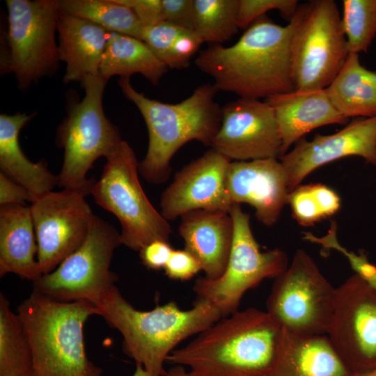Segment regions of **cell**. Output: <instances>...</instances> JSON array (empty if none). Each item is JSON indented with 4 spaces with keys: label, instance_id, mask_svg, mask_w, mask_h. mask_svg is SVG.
<instances>
[{
    "label": "cell",
    "instance_id": "9c48e42d",
    "mask_svg": "<svg viewBox=\"0 0 376 376\" xmlns=\"http://www.w3.org/2000/svg\"><path fill=\"white\" fill-rule=\"evenodd\" d=\"M229 214L233 221L232 247L225 271L219 278H198L193 290L196 300L206 301L222 318L238 311L244 293L263 280L275 279L288 267L285 252L279 249L262 251L250 225V216L234 203Z\"/></svg>",
    "mask_w": 376,
    "mask_h": 376
},
{
    "label": "cell",
    "instance_id": "4316f807",
    "mask_svg": "<svg viewBox=\"0 0 376 376\" xmlns=\"http://www.w3.org/2000/svg\"><path fill=\"white\" fill-rule=\"evenodd\" d=\"M0 376H34L31 343L17 313L0 294Z\"/></svg>",
    "mask_w": 376,
    "mask_h": 376
},
{
    "label": "cell",
    "instance_id": "60d3db41",
    "mask_svg": "<svg viewBox=\"0 0 376 376\" xmlns=\"http://www.w3.org/2000/svg\"><path fill=\"white\" fill-rule=\"evenodd\" d=\"M166 376H192L187 368L181 366L174 365L166 372Z\"/></svg>",
    "mask_w": 376,
    "mask_h": 376
},
{
    "label": "cell",
    "instance_id": "5b68a950",
    "mask_svg": "<svg viewBox=\"0 0 376 376\" xmlns=\"http://www.w3.org/2000/svg\"><path fill=\"white\" fill-rule=\"evenodd\" d=\"M17 313L31 345L34 376H101L87 357L84 326L97 315L88 301H61L33 290Z\"/></svg>",
    "mask_w": 376,
    "mask_h": 376
},
{
    "label": "cell",
    "instance_id": "83f0119b",
    "mask_svg": "<svg viewBox=\"0 0 376 376\" xmlns=\"http://www.w3.org/2000/svg\"><path fill=\"white\" fill-rule=\"evenodd\" d=\"M58 3L63 13L142 40L143 26L131 8L117 0H60Z\"/></svg>",
    "mask_w": 376,
    "mask_h": 376
},
{
    "label": "cell",
    "instance_id": "3957f363",
    "mask_svg": "<svg viewBox=\"0 0 376 376\" xmlns=\"http://www.w3.org/2000/svg\"><path fill=\"white\" fill-rule=\"evenodd\" d=\"M95 306L97 315L121 334L124 352L150 376H166L164 363L176 347L222 318L212 304L200 300L187 310L169 301L150 311H140L123 297L116 285Z\"/></svg>",
    "mask_w": 376,
    "mask_h": 376
},
{
    "label": "cell",
    "instance_id": "e0dca14e",
    "mask_svg": "<svg viewBox=\"0 0 376 376\" xmlns=\"http://www.w3.org/2000/svg\"><path fill=\"white\" fill-rule=\"evenodd\" d=\"M348 156H359L376 166V116L352 121L338 132L301 139L279 157L290 192L316 169Z\"/></svg>",
    "mask_w": 376,
    "mask_h": 376
},
{
    "label": "cell",
    "instance_id": "277c9868",
    "mask_svg": "<svg viewBox=\"0 0 376 376\" xmlns=\"http://www.w3.org/2000/svg\"><path fill=\"white\" fill-rule=\"evenodd\" d=\"M118 84L146 124L148 150L139 164V173L146 181H166L171 172L173 156L185 143L196 140L211 146L221 123V108L214 100L217 91L213 84L198 86L189 97L175 104L147 97L134 88L130 79L120 78Z\"/></svg>",
    "mask_w": 376,
    "mask_h": 376
},
{
    "label": "cell",
    "instance_id": "1f68e13d",
    "mask_svg": "<svg viewBox=\"0 0 376 376\" xmlns=\"http://www.w3.org/2000/svg\"><path fill=\"white\" fill-rule=\"evenodd\" d=\"M293 218L301 226L308 227L324 219L312 192L311 184L299 185L288 197Z\"/></svg>",
    "mask_w": 376,
    "mask_h": 376
},
{
    "label": "cell",
    "instance_id": "ac0fdd59",
    "mask_svg": "<svg viewBox=\"0 0 376 376\" xmlns=\"http://www.w3.org/2000/svg\"><path fill=\"white\" fill-rule=\"evenodd\" d=\"M226 186L232 202L251 205L258 221L267 226L277 222L288 204L287 175L278 159L230 162Z\"/></svg>",
    "mask_w": 376,
    "mask_h": 376
},
{
    "label": "cell",
    "instance_id": "f35d334b",
    "mask_svg": "<svg viewBox=\"0 0 376 376\" xmlns=\"http://www.w3.org/2000/svg\"><path fill=\"white\" fill-rule=\"evenodd\" d=\"M31 203L29 191L20 184L0 171V205Z\"/></svg>",
    "mask_w": 376,
    "mask_h": 376
},
{
    "label": "cell",
    "instance_id": "44dd1931",
    "mask_svg": "<svg viewBox=\"0 0 376 376\" xmlns=\"http://www.w3.org/2000/svg\"><path fill=\"white\" fill-rule=\"evenodd\" d=\"M59 61L66 64L65 83L100 74L103 53L111 32L87 19L60 11L57 22Z\"/></svg>",
    "mask_w": 376,
    "mask_h": 376
},
{
    "label": "cell",
    "instance_id": "836d02e7",
    "mask_svg": "<svg viewBox=\"0 0 376 376\" xmlns=\"http://www.w3.org/2000/svg\"><path fill=\"white\" fill-rule=\"evenodd\" d=\"M202 43L201 39L194 31L185 30L173 45L167 67L178 70L187 68Z\"/></svg>",
    "mask_w": 376,
    "mask_h": 376
},
{
    "label": "cell",
    "instance_id": "f1b7e54d",
    "mask_svg": "<svg viewBox=\"0 0 376 376\" xmlns=\"http://www.w3.org/2000/svg\"><path fill=\"white\" fill-rule=\"evenodd\" d=\"M240 0H194V31L203 42L221 45L238 31Z\"/></svg>",
    "mask_w": 376,
    "mask_h": 376
},
{
    "label": "cell",
    "instance_id": "603a6c76",
    "mask_svg": "<svg viewBox=\"0 0 376 376\" xmlns=\"http://www.w3.org/2000/svg\"><path fill=\"white\" fill-rule=\"evenodd\" d=\"M31 207H0V277L13 273L33 282L41 275Z\"/></svg>",
    "mask_w": 376,
    "mask_h": 376
},
{
    "label": "cell",
    "instance_id": "7bdbcfd3",
    "mask_svg": "<svg viewBox=\"0 0 376 376\" xmlns=\"http://www.w3.org/2000/svg\"><path fill=\"white\" fill-rule=\"evenodd\" d=\"M352 376H376V368L367 371L352 374Z\"/></svg>",
    "mask_w": 376,
    "mask_h": 376
},
{
    "label": "cell",
    "instance_id": "30bf717a",
    "mask_svg": "<svg viewBox=\"0 0 376 376\" xmlns=\"http://www.w3.org/2000/svg\"><path fill=\"white\" fill-rule=\"evenodd\" d=\"M120 234L94 214L79 247L52 272L33 281V290L61 301H88L95 305L118 279L110 267Z\"/></svg>",
    "mask_w": 376,
    "mask_h": 376
},
{
    "label": "cell",
    "instance_id": "d4e9b609",
    "mask_svg": "<svg viewBox=\"0 0 376 376\" xmlns=\"http://www.w3.org/2000/svg\"><path fill=\"white\" fill-rule=\"evenodd\" d=\"M325 89L335 109L347 119L376 116V71L363 66L358 54H348Z\"/></svg>",
    "mask_w": 376,
    "mask_h": 376
},
{
    "label": "cell",
    "instance_id": "7c38bea8",
    "mask_svg": "<svg viewBox=\"0 0 376 376\" xmlns=\"http://www.w3.org/2000/svg\"><path fill=\"white\" fill-rule=\"evenodd\" d=\"M6 6L7 70L14 72L19 88L26 90L57 67L55 31L59 3L56 0H7Z\"/></svg>",
    "mask_w": 376,
    "mask_h": 376
},
{
    "label": "cell",
    "instance_id": "d590c367",
    "mask_svg": "<svg viewBox=\"0 0 376 376\" xmlns=\"http://www.w3.org/2000/svg\"><path fill=\"white\" fill-rule=\"evenodd\" d=\"M164 22L194 31V0H162Z\"/></svg>",
    "mask_w": 376,
    "mask_h": 376
},
{
    "label": "cell",
    "instance_id": "52a82bcc",
    "mask_svg": "<svg viewBox=\"0 0 376 376\" xmlns=\"http://www.w3.org/2000/svg\"><path fill=\"white\" fill-rule=\"evenodd\" d=\"M105 158L91 194L118 219L121 244L139 251L153 240L169 241L171 226L146 196L139 179V162L130 144L123 140Z\"/></svg>",
    "mask_w": 376,
    "mask_h": 376
},
{
    "label": "cell",
    "instance_id": "8992f818",
    "mask_svg": "<svg viewBox=\"0 0 376 376\" xmlns=\"http://www.w3.org/2000/svg\"><path fill=\"white\" fill-rule=\"evenodd\" d=\"M108 81L100 74L86 77L85 95L70 104L59 125L56 143L63 150L58 185L91 194L95 180L87 178L89 169L101 157H107L123 140L118 128L107 118L102 97Z\"/></svg>",
    "mask_w": 376,
    "mask_h": 376
},
{
    "label": "cell",
    "instance_id": "ab89813d",
    "mask_svg": "<svg viewBox=\"0 0 376 376\" xmlns=\"http://www.w3.org/2000/svg\"><path fill=\"white\" fill-rule=\"evenodd\" d=\"M313 194L324 218L332 216L340 207V198L330 187L321 183H312Z\"/></svg>",
    "mask_w": 376,
    "mask_h": 376
},
{
    "label": "cell",
    "instance_id": "8fae6325",
    "mask_svg": "<svg viewBox=\"0 0 376 376\" xmlns=\"http://www.w3.org/2000/svg\"><path fill=\"white\" fill-rule=\"evenodd\" d=\"M292 42L295 91L325 89L349 54L341 17L333 0L301 4Z\"/></svg>",
    "mask_w": 376,
    "mask_h": 376
},
{
    "label": "cell",
    "instance_id": "e575fe53",
    "mask_svg": "<svg viewBox=\"0 0 376 376\" xmlns=\"http://www.w3.org/2000/svg\"><path fill=\"white\" fill-rule=\"evenodd\" d=\"M164 269L171 279L187 281L202 270V267L196 258L184 249L173 250Z\"/></svg>",
    "mask_w": 376,
    "mask_h": 376
},
{
    "label": "cell",
    "instance_id": "5bb4252c",
    "mask_svg": "<svg viewBox=\"0 0 376 376\" xmlns=\"http://www.w3.org/2000/svg\"><path fill=\"white\" fill-rule=\"evenodd\" d=\"M85 197L79 191L63 189L31 203L42 275L54 270L85 240L94 216Z\"/></svg>",
    "mask_w": 376,
    "mask_h": 376
},
{
    "label": "cell",
    "instance_id": "b9f144b4",
    "mask_svg": "<svg viewBox=\"0 0 376 376\" xmlns=\"http://www.w3.org/2000/svg\"><path fill=\"white\" fill-rule=\"evenodd\" d=\"M136 366L135 371L132 376H150L141 365L136 364Z\"/></svg>",
    "mask_w": 376,
    "mask_h": 376
},
{
    "label": "cell",
    "instance_id": "74e56055",
    "mask_svg": "<svg viewBox=\"0 0 376 376\" xmlns=\"http://www.w3.org/2000/svg\"><path fill=\"white\" fill-rule=\"evenodd\" d=\"M173 250L169 241L155 240L148 243L139 252L144 266L159 270L165 267Z\"/></svg>",
    "mask_w": 376,
    "mask_h": 376
},
{
    "label": "cell",
    "instance_id": "f546056e",
    "mask_svg": "<svg viewBox=\"0 0 376 376\" xmlns=\"http://www.w3.org/2000/svg\"><path fill=\"white\" fill-rule=\"evenodd\" d=\"M349 53L367 52L376 38V0H344L341 17Z\"/></svg>",
    "mask_w": 376,
    "mask_h": 376
},
{
    "label": "cell",
    "instance_id": "2e32d148",
    "mask_svg": "<svg viewBox=\"0 0 376 376\" xmlns=\"http://www.w3.org/2000/svg\"><path fill=\"white\" fill-rule=\"evenodd\" d=\"M230 162L211 148L185 166L161 196L162 216L169 221L198 210L229 212L234 204L226 186Z\"/></svg>",
    "mask_w": 376,
    "mask_h": 376
},
{
    "label": "cell",
    "instance_id": "cb8c5ba5",
    "mask_svg": "<svg viewBox=\"0 0 376 376\" xmlns=\"http://www.w3.org/2000/svg\"><path fill=\"white\" fill-rule=\"evenodd\" d=\"M33 116L21 112L0 115V171L23 186L31 203L52 191L58 182V175L49 170L45 161L32 162L20 148V130Z\"/></svg>",
    "mask_w": 376,
    "mask_h": 376
},
{
    "label": "cell",
    "instance_id": "7402d4cb",
    "mask_svg": "<svg viewBox=\"0 0 376 376\" xmlns=\"http://www.w3.org/2000/svg\"><path fill=\"white\" fill-rule=\"evenodd\" d=\"M267 376H352L327 335L309 336L283 329Z\"/></svg>",
    "mask_w": 376,
    "mask_h": 376
},
{
    "label": "cell",
    "instance_id": "8d00e7d4",
    "mask_svg": "<svg viewBox=\"0 0 376 376\" xmlns=\"http://www.w3.org/2000/svg\"><path fill=\"white\" fill-rule=\"evenodd\" d=\"M131 8L143 27L164 22L162 0H117Z\"/></svg>",
    "mask_w": 376,
    "mask_h": 376
},
{
    "label": "cell",
    "instance_id": "4dcf8cb0",
    "mask_svg": "<svg viewBox=\"0 0 376 376\" xmlns=\"http://www.w3.org/2000/svg\"><path fill=\"white\" fill-rule=\"evenodd\" d=\"M299 6L297 0H240L237 13L239 29H246L251 23L271 10H278L289 22Z\"/></svg>",
    "mask_w": 376,
    "mask_h": 376
},
{
    "label": "cell",
    "instance_id": "ba28073f",
    "mask_svg": "<svg viewBox=\"0 0 376 376\" xmlns=\"http://www.w3.org/2000/svg\"><path fill=\"white\" fill-rule=\"evenodd\" d=\"M336 288L313 259L297 249L286 269L274 279L266 312L283 329L297 334L327 335Z\"/></svg>",
    "mask_w": 376,
    "mask_h": 376
},
{
    "label": "cell",
    "instance_id": "9a60e30c",
    "mask_svg": "<svg viewBox=\"0 0 376 376\" xmlns=\"http://www.w3.org/2000/svg\"><path fill=\"white\" fill-rule=\"evenodd\" d=\"M210 147L231 162L279 159L282 141L272 108L244 97L226 104Z\"/></svg>",
    "mask_w": 376,
    "mask_h": 376
},
{
    "label": "cell",
    "instance_id": "d6986e66",
    "mask_svg": "<svg viewBox=\"0 0 376 376\" xmlns=\"http://www.w3.org/2000/svg\"><path fill=\"white\" fill-rule=\"evenodd\" d=\"M179 234L185 249L200 263L205 277L219 278L225 271L234 234L229 212L198 210L181 217Z\"/></svg>",
    "mask_w": 376,
    "mask_h": 376
},
{
    "label": "cell",
    "instance_id": "d6a6232c",
    "mask_svg": "<svg viewBox=\"0 0 376 376\" xmlns=\"http://www.w3.org/2000/svg\"><path fill=\"white\" fill-rule=\"evenodd\" d=\"M185 30L186 29L163 22L144 27L142 40L156 57L167 66L173 45Z\"/></svg>",
    "mask_w": 376,
    "mask_h": 376
},
{
    "label": "cell",
    "instance_id": "ffe728a7",
    "mask_svg": "<svg viewBox=\"0 0 376 376\" xmlns=\"http://www.w3.org/2000/svg\"><path fill=\"white\" fill-rule=\"evenodd\" d=\"M265 102L275 114L282 141V155L311 130L347 121L335 109L326 89L294 91L270 96Z\"/></svg>",
    "mask_w": 376,
    "mask_h": 376
},
{
    "label": "cell",
    "instance_id": "484cf974",
    "mask_svg": "<svg viewBox=\"0 0 376 376\" xmlns=\"http://www.w3.org/2000/svg\"><path fill=\"white\" fill-rule=\"evenodd\" d=\"M168 69L143 40L111 32L102 55L100 75L108 81L116 75L130 79L139 73L157 85Z\"/></svg>",
    "mask_w": 376,
    "mask_h": 376
},
{
    "label": "cell",
    "instance_id": "7a4b0ae2",
    "mask_svg": "<svg viewBox=\"0 0 376 376\" xmlns=\"http://www.w3.org/2000/svg\"><path fill=\"white\" fill-rule=\"evenodd\" d=\"M283 329L264 311L248 308L200 332L167 359L192 376H267Z\"/></svg>",
    "mask_w": 376,
    "mask_h": 376
},
{
    "label": "cell",
    "instance_id": "6da1fadb",
    "mask_svg": "<svg viewBox=\"0 0 376 376\" xmlns=\"http://www.w3.org/2000/svg\"><path fill=\"white\" fill-rule=\"evenodd\" d=\"M300 15V5L286 26L263 15L234 45H212L201 51L195 64L214 79L217 91L240 97L259 100L294 91L292 42Z\"/></svg>",
    "mask_w": 376,
    "mask_h": 376
},
{
    "label": "cell",
    "instance_id": "4fadbf2b",
    "mask_svg": "<svg viewBox=\"0 0 376 376\" xmlns=\"http://www.w3.org/2000/svg\"><path fill=\"white\" fill-rule=\"evenodd\" d=\"M327 336L352 374L376 368V289L356 274L336 288Z\"/></svg>",
    "mask_w": 376,
    "mask_h": 376
}]
</instances>
